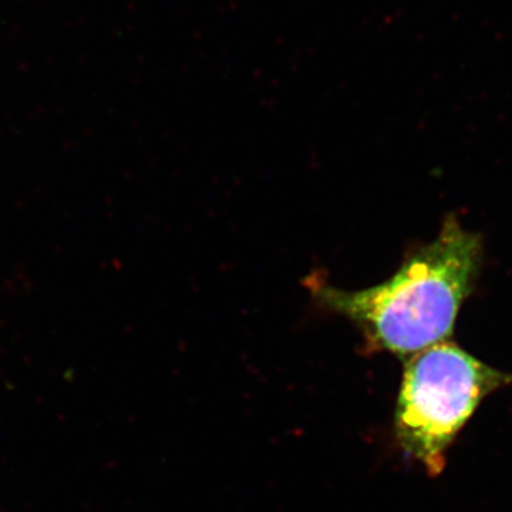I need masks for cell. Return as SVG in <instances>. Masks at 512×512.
<instances>
[{
	"label": "cell",
	"mask_w": 512,
	"mask_h": 512,
	"mask_svg": "<svg viewBox=\"0 0 512 512\" xmlns=\"http://www.w3.org/2000/svg\"><path fill=\"white\" fill-rule=\"evenodd\" d=\"M512 382L456 343L441 342L410 357L396 410V436L407 456L437 476L446 451L478 406Z\"/></svg>",
	"instance_id": "2"
},
{
	"label": "cell",
	"mask_w": 512,
	"mask_h": 512,
	"mask_svg": "<svg viewBox=\"0 0 512 512\" xmlns=\"http://www.w3.org/2000/svg\"><path fill=\"white\" fill-rule=\"evenodd\" d=\"M483 239L444 222L439 237L404 262L393 278L365 291L318 286L329 308L355 320L377 348L410 357L447 342L483 265Z\"/></svg>",
	"instance_id": "1"
}]
</instances>
